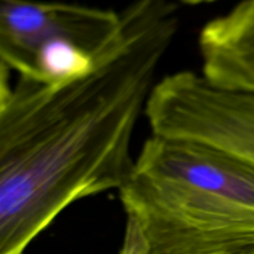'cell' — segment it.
I'll return each instance as SVG.
<instances>
[{
  "mask_svg": "<svg viewBox=\"0 0 254 254\" xmlns=\"http://www.w3.org/2000/svg\"><path fill=\"white\" fill-rule=\"evenodd\" d=\"M151 134L211 146L254 166V94L180 71L155 84L145 108Z\"/></svg>",
  "mask_w": 254,
  "mask_h": 254,
  "instance_id": "3957f363",
  "label": "cell"
},
{
  "mask_svg": "<svg viewBox=\"0 0 254 254\" xmlns=\"http://www.w3.org/2000/svg\"><path fill=\"white\" fill-rule=\"evenodd\" d=\"M179 31L168 0H136L82 78L0 83V254H24L67 207L126 184L133 133Z\"/></svg>",
  "mask_w": 254,
  "mask_h": 254,
  "instance_id": "6da1fadb",
  "label": "cell"
},
{
  "mask_svg": "<svg viewBox=\"0 0 254 254\" xmlns=\"http://www.w3.org/2000/svg\"><path fill=\"white\" fill-rule=\"evenodd\" d=\"M243 254H254V246H253V247H251L248 251H246V252Z\"/></svg>",
  "mask_w": 254,
  "mask_h": 254,
  "instance_id": "52a82bcc",
  "label": "cell"
},
{
  "mask_svg": "<svg viewBox=\"0 0 254 254\" xmlns=\"http://www.w3.org/2000/svg\"><path fill=\"white\" fill-rule=\"evenodd\" d=\"M121 29V12L66 2L0 0L1 66L29 76L41 46L67 40L98 55Z\"/></svg>",
  "mask_w": 254,
  "mask_h": 254,
  "instance_id": "277c9868",
  "label": "cell"
},
{
  "mask_svg": "<svg viewBox=\"0 0 254 254\" xmlns=\"http://www.w3.org/2000/svg\"><path fill=\"white\" fill-rule=\"evenodd\" d=\"M119 193V254H243L254 246V166L217 149L151 134Z\"/></svg>",
  "mask_w": 254,
  "mask_h": 254,
  "instance_id": "7a4b0ae2",
  "label": "cell"
},
{
  "mask_svg": "<svg viewBox=\"0 0 254 254\" xmlns=\"http://www.w3.org/2000/svg\"><path fill=\"white\" fill-rule=\"evenodd\" d=\"M201 74L221 88L254 94V0H245L201 30Z\"/></svg>",
  "mask_w": 254,
  "mask_h": 254,
  "instance_id": "5b68a950",
  "label": "cell"
},
{
  "mask_svg": "<svg viewBox=\"0 0 254 254\" xmlns=\"http://www.w3.org/2000/svg\"><path fill=\"white\" fill-rule=\"evenodd\" d=\"M184 2H188V4H201V2H207L211 0H181Z\"/></svg>",
  "mask_w": 254,
  "mask_h": 254,
  "instance_id": "8992f818",
  "label": "cell"
}]
</instances>
